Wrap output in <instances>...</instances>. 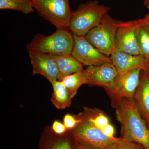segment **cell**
<instances>
[{
  "label": "cell",
  "mask_w": 149,
  "mask_h": 149,
  "mask_svg": "<svg viewBox=\"0 0 149 149\" xmlns=\"http://www.w3.org/2000/svg\"><path fill=\"white\" fill-rule=\"evenodd\" d=\"M114 108L121 126V138L135 142L149 149V129L142 117L134 98H124Z\"/></svg>",
  "instance_id": "1"
},
{
  "label": "cell",
  "mask_w": 149,
  "mask_h": 149,
  "mask_svg": "<svg viewBox=\"0 0 149 149\" xmlns=\"http://www.w3.org/2000/svg\"><path fill=\"white\" fill-rule=\"evenodd\" d=\"M74 44V35L69 29H57L48 36L37 34L27 45V49L28 53L65 55L71 54Z\"/></svg>",
  "instance_id": "2"
},
{
  "label": "cell",
  "mask_w": 149,
  "mask_h": 149,
  "mask_svg": "<svg viewBox=\"0 0 149 149\" xmlns=\"http://www.w3.org/2000/svg\"><path fill=\"white\" fill-rule=\"evenodd\" d=\"M110 10L109 7L97 1L81 4L73 11L68 29L73 35L85 37L101 23Z\"/></svg>",
  "instance_id": "3"
},
{
  "label": "cell",
  "mask_w": 149,
  "mask_h": 149,
  "mask_svg": "<svg viewBox=\"0 0 149 149\" xmlns=\"http://www.w3.org/2000/svg\"><path fill=\"white\" fill-rule=\"evenodd\" d=\"M119 21L108 14L98 25L85 35V38L98 50L110 57L115 50Z\"/></svg>",
  "instance_id": "4"
},
{
  "label": "cell",
  "mask_w": 149,
  "mask_h": 149,
  "mask_svg": "<svg viewBox=\"0 0 149 149\" xmlns=\"http://www.w3.org/2000/svg\"><path fill=\"white\" fill-rule=\"evenodd\" d=\"M37 14L57 29H68L73 11L68 0H32Z\"/></svg>",
  "instance_id": "5"
},
{
  "label": "cell",
  "mask_w": 149,
  "mask_h": 149,
  "mask_svg": "<svg viewBox=\"0 0 149 149\" xmlns=\"http://www.w3.org/2000/svg\"><path fill=\"white\" fill-rule=\"evenodd\" d=\"M80 121L75 128L70 130L74 141L88 144L101 149H105L110 144L120 140V138H110L84 116L78 114Z\"/></svg>",
  "instance_id": "6"
},
{
  "label": "cell",
  "mask_w": 149,
  "mask_h": 149,
  "mask_svg": "<svg viewBox=\"0 0 149 149\" xmlns=\"http://www.w3.org/2000/svg\"><path fill=\"white\" fill-rule=\"evenodd\" d=\"M141 71V70L136 69L118 73L113 84L104 88L111 100L113 107L122 99L134 98L140 83Z\"/></svg>",
  "instance_id": "7"
},
{
  "label": "cell",
  "mask_w": 149,
  "mask_h": 149,
  "mask_svg": "<svg viewBox=\"0 0 149 149\" xmlns=\"http://www.w3.org/2000/svg\"><path fill=\"white\" fill-rule=\"evenodd\" d=\"M142 19L119 21L115 50L133 55H140L138 43V29Z\"/></svg>",
  "instance_id": "8"
},
{
  "label": "cell",
  "mask_w": 149,
  "mask_h": 149,
  "mask_svg": "<svg viewBox=\"0 0 149 149\" xmlns=\"http://www.w3.org/2000/svg\"><path fill=\"white\" fill-rule=\"evenodd\" d=\"M74 44L71 54L87 67L112 63L110 57L104 54L87 41L84 36L74 35Z\"/></svg>",
  "instance_id": "9"
},
{
  "label": "cell",
  "mask_w": 149,
  "mask_h": 149,
  "mask_svg": "<svg viewBox=\"0 0 149 149\" xmlns=\"http://www.w3.org/2000/svg\"><path fill=\"white\" fill-rule=\"evenodd\" d=\"M86 84L108 88L115 80L118 72L112 63L87 67L83 70Z\"/></svg>",
  "instance_id": "10"
},
{
  "label": "cell",
  "mask_w": 149,
  "mask_h": 149,
  "mask_svg": "<svg viewBox=\"0 0 149 149\" xmlns=\"http://www.w3.org/2000/svg\"><path fill=\"white\" fill-rule=\"evenodd\" d=\"M29 54L32 74L42 75L51 84L58 80V68L53 55L33 52L29 53Z\"/></svg>",
  "instance_id": "11"
},
{
  "label": "cell",
  "mask_w": 149,
  "mask_h": 149,
  "mask_svg": "<svg viewBox=\"0 0 149 149\" xmlns=\"http://www.w3.org/2000/svg\"><path fill=\"white\" fill-rule=\"evenodd\" d=\"M118 73L140 69L149 71V60L141 55H133L115 50L110 56Z\"/></svg>",
  "instance_id": "12"
},
{
  "label": "cell",
  "mask_w": 149,
  "mask_h": 149,
  "mask_svg": "<svg viewBox=\"0 0 149 149\" xmlns=\"http://www.w3.org/2000/svg\"><path fill=\"white\" fill-rule=\"evenodd\" d=\"M75 141L70 131L57 135L51 126H46L41 137L39 149H74Z\"/></svg>",
  "instance_id": "13"
},
{
  "label": "cell",
  "mask_w": 149,
  "mask_h": 149,
  "mask_svg": "<svg viewBox=\"0 0 149 149\" xmlns=\"http://www.w3.org/2000/svg\"><path fill=\"white\" fill-rule=\"evenodd\" d=\"M142 72L140 83L134 98L136 100L142 117L149 125V71Z\"/></svg>",
  "instance_id": "14"
},
{
  "label": "cell",
  "mask_w": 149,
  "mask_h": 149,
  "mask_svg": "<svg viewBox=\"0 0 149 149\" xmlns=\"http://www.w3.org/2000/svg\"><path fill=\"white\" fill-rule=\"evenodd\" d=\"M53 56L58 68V80L59 81H61L67 75L82 71L84 69V65L74 58L71 54Z\"/></svg>",
  "instance_id": "15"
},
{
  "label": "cell",
  "mask_w": 149,
  "mask_h": 149,
  "mask_svg": "<svg viewBox=\"0 0 149 149\" xmlns=\"http://www.w3.org/2000/svg\"><path fill=\"white\" fill-rule=\"evenodd\" d=\"M53 93L51 101L56 108L63 109L71 105L73 98L61 81L56 80L51 83Z\"/></svg>",
  "instance_id": "16"
},
{
  "label": "cell",
  "mask_w": 149,
  "mask_h": 149,
  "mask_svg": "<svg viewBox=\"0 0 149 149\" xmlns=\"http://www.w3.org/2000/svg\"><path fill=\"white\" fill-rule=\"evenodd\" d=\"M0 9L16 10L27 15L35 11L31 0H0Z\"/></svg>",
  "instance_id": "17"
},
{
  "label": "cell",
  "mask_w": 149,
  "mask_h": 149,
  "mask_svg": "<svg viewBox=\"0 0 149 149\" xmlns=\"http://www.w3.org/2000/svg\"><path fill=\"white\" fill-rule=\"evenodd\" d=\"M83 70L67 75L61 80L72 98L76 95L79 88L82 85L86 84Z\"/></svg>",
  "instance_id": "18"
},
{
  "label": "cell",
  "mask_w": 149,
  "mask_h": 149,
  "mask_svg": "<svg viewBox=\"0 0 149 149\" xmlns=\"http://www.w3.org/2000/svg\"><path fill=\"white\" fill-rule=\"evenodd\" d=\"M142 19L138 29V43L140 55L149 60V28Z\"/></svg>",
  "instance_id": "19"
},
{
  "label": "cell",
  "mask_w": 149,
  "mask_h": 149,
  "mask_svg": "<svg viewBox=\"0 0 149 149\" xmlns=\"http://www.w3.org/2000/svg\"><path fill=\"white\" fill-rule=\"evenodd\" d=\"M105 149H147L141 144L135 142L120 140L110 144Z\"/></svg>",
  "instance_id": "20"
},
{
  "label": "cell",
  "mask_w": 149,
  "mask_h": 149,
  "mask_svg": "<svg viewBox=\"0 0 149 149\" xmlns=\"http://www.w3.org/2000/svg\"><path fill=\"white\" fill-rule=\"evenodd\" d=\"M80 121L78 114L72 115L67 113L63 118V123L68 131L72 130L77 126Z\"/></svg>",
  "instance_id": "21"
},
{
  "label": "cell",
  "mask_w": 149,
  "mask_h": 149,
  "mask_svg": "<svg viewBox=\"0 0 149 149\" xmlns=\"http://www.w3.org/2000/svg\"><path fill=\"white\" fill-rule=\"evenodd\" d=\"M51 127L53 131L57 135H63L68 131L63 122L58 120H55Z\"/></svg>",
  "instance_id": "22"
},
{
  "label": "cell",
  "mask_w": 149,
  "mask_h": 149,
  "mask_svg": "<svg viewBox=\"0 0 149 149\" xmlns=\"http://www.w3.org/2000/svg\"><path fill=\"white\" fill-rule=\"evenodd\" d=\"M103 131L107 136L110 138H114L115 128L113 125L109 123L103 129Z\"/></svg>",
  "instance_id": "23"
},
{
  "label": "cell",
  "mask_w": 149,
  "mask_h": 149,
  "mask_svg": "<svg viewBox=\"0 0 149 149\" xmlns=\"http://www.w3.org/2000/svg\"><path fill=\"white\" fill-rule=\"evenodd\" d=\"M75 141L74 149H101L93 147L88 144Z\"/></svg>",
  "instance_id": "24"
},
{
  "label": "cell",
  "mask_w": 149,
  "mask_h": 149,
  "mask_svg": "<svg viewBox=\"0 0 149 149\" xmlns=\"http://www.w3.org/2000/svg\"><path fill=\"white\" fill-rule=\"evenodd\" d=\"M144 23L149 28V13L143 18Z\"/></svg>",
  "instance_id": "25"
},
{
  "label": "cell",
  "mask_w": 149,
  "mask_h": 149,
  "mask_svg": "<svg viewBox=\"0 0 149 149\" xmlns=\"http://www.w3.org/2000/svg\"><path fill=\"white\" fill-rule=\"evenodd\" d=\"M143 2L144 5L149 9V0H143Z\"/></svg>",
  "instance_id": "26"
},
{
  "label": "cell",
  "mask_w": 149,
  "mask_h": 149,
  "mask_svg": "<svg viewBox=\"0 0 149 149\" xmlns=\"http://www.w3.org/2000/svg\"><path fill=\"white\" fill-rule=\"evenodd\" d=\"M31 1H32V0H31Z\"/></svg>",
  "instance_id": "27"
},
{
  "label": "cell",
  "mask_w": 149,
  "mask_h": 149,
  "mask_svg": "<svg viewBox=\"0 0 149 149\" xmlns=\"http://www.w3.org/2000/svg\"></svg>",
  "instance_id": "28"
}]
</instances>
